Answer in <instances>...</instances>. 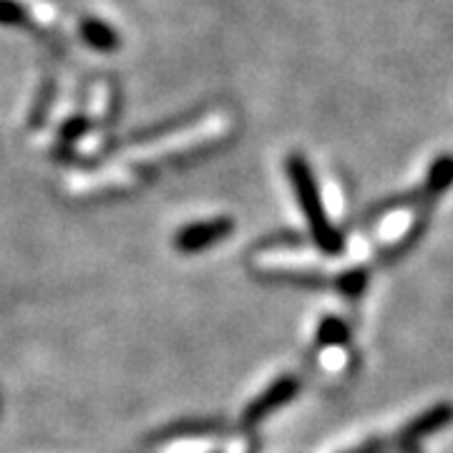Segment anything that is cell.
I'll list each match as a JSON object with an SVG mask.
<instances>
[{
	"instance_id": "cell-1",
	"label": "cell",
	"mask_w": 453,
	"mask_h": 453,
	"mask_svg": "<svg viewBox=\"0 0 453 453\" xmlns=\"http://www.w3.org/2000/svg\"><path fill=\"white\" fill-rule=\"evenodd\" d=\"M288 177H290L292 189H295V196H297L300 207H303L305 217H308L310 232H312L315 242L320 244L325 252H330V255L340 252L342 240L335 232V226L327 222V214H325L323 199H320V192H318L312 169H310V164L300 154L288 157Z\"/></svg>"
},
{
	"instance_id": "cell-2",
	"label": "cell",
	"mask_w": 453,
	"mask_h": 453,
	"mask_svg": "<svg viewBox=\"0 0 453 453\" xmlns=\"http://www.w3.org/2000/svg\"><path fill=\"white\" fill-rule=\"evenodd\" d=\"M451 421H453V405L451 403L436 405V408L426 411V413H421L418 418H413V421L405 426V431L401 434V446L408 449L411 453H416V443H418L421 438L436 434L438 428H446Z\"/></svg>"
},
{
	"instance_id": "cell-3",
	"label": "cell",
	"mask_w": 453,
	"mask_h": 453,
	"mask_svg": "<svg viewBox=\"0 0 453 453\" xmlns=\"http://www.w3.org/2000/svg\"><path fill=\"white\" fill-rule=\"evenodd\" d=\"M229 232H232V222L229 219L199 222V225L181 229V234L177 237V247L184 250V252H199V250H207L214 242L225 240Z\"/></svg>"
},
{
	"instance_id": "cell-4",
	"label": "cell",
	"mask_w": 453,
	"mask_h": 453,
	"mask_svg": "<svg viewBox=\"0 0 453 453\" xmlns=\"http://www.w3.org/2000/svg\"><path fill=\"white\" fill-rule=\"evenodd\" d=\"M295 393H297V380H295V378H282V380H277L273 388L267 390V393H262L257 401L247 408L244 421L250 423V426H252V423H257L259 418H265L267 413H273L275 408L288 403Z\"/></svg>"
},
{
	"instance_id": "cell-5",
	"label": "cell",
	"mask_w": 453,
	"mask_h": 453,
	"mask_svg": "<svg viewBox=\"0 0 453 453\" xmlns=\"http://www.w3.org/2000/svg\"><path fill=\"white\" fill-rule=\"evenodd\" d=\"M81 35L91 49L104 50V53H111L113 49H119V35H116V31H113L111 26H106L104 20H96V18L83 20Z\"/></svg>"
},
{
	"instance_id": "cell-6",
	"label": "cell",
	"mask_w": 453,
	"mask_h": 453,
	"mask_svg": "<svg viewBox=\"0 0 453 453\" xmlns=\"http://www.w3.org/2000/svg\"><path fill=\"white\" fill-rule=\"evenodd\" d=\"M453 184V157L451 154H443L438 157L436 162L431 164V172H428V179H426V192L423 195L428 199H436L441 196L449 187Z\"/></svg>"
},
{
	"instance_id": "cell-7",
	"label": "cell",
	"mask_w": 453,
	"mask_h": 453,
	"mask_svg": "<svg viewBox=\"0 0 453 453\" xmlns=\"http://www.w3.org/2000/svg\"><path fill=\"white\" fill-rule=\"evenodd\" d=\"M345 338H348V327L335 318H330L320 325V342H325V345H338Z\"/></svg>"
},
{
	"instance_id": "cell-8",
	"label": "cell",
	"mask_w": 453,
	"mask_h": 453,
	"mask_svg": "<svg viewBox=\"0 0 453 453\" xmlns=\"http://www.w3.org/2000/svg\"><path fill=\"white\" fill-rule=\"evenodd\" d=\"M23 8L13 0H0V23L3 26H18L23 20Z\"/></svg>"
},
{
	"instance_id": "cell-9",
	"label": "cell",
	"mask_w": 453,
	"mask_h": 453,
	"mask_svg": "<svg viewBox=\"0 0 453 453\" xmlns=\"http://www.w3.org/2000/svg\"><path fill=\"white\" fill-rule=\"evenodd\" d=\"M340 288L348 292V295H357V292H363V288H365V273H363V270H353V273H348V275L340 280Z\"/></svg>"
},
{
	"instance_id": "cell-10",
	"label": "cell",
	"mask_w": 453,
	"mask_h": 453,
	"mask_svg": "<svg viewBox=\"0 0 453 453\" xmlns=\"http://www.w3.org/2000/svg\"><path fill=\"white\" fill-rule=\"evenodd\" d=\"M353 453H380V443H378V441H372V443H368L365 449H357V451Z\"/></svg>"
}]
</instances>
